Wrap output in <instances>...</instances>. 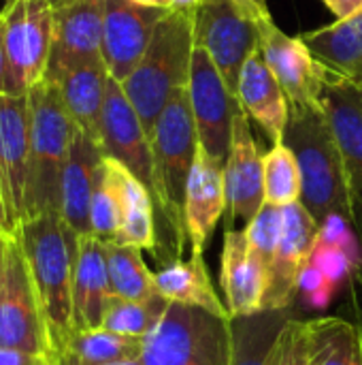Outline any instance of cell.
Returning a JSON list of instances; mask_svg holds the SVG:
<instances>
[{
    "mask_svg": "<svg viewBox=\"0 0 362 365\" xmlns=\"http://www.w3.org/2000/svg\"><path fill=\"white\" fill-rule=\"evenodd\" d=\"M284 143L297 156L301 171V203L316 222L324 227L329 220L341 218L361 227L356 195L324 109L290 105Z\"/></svg>",
    "mask_w": 362,
    "mask_h": 365,
    "instance_id": "1",
    "label": "cell"
},
{
    "mask_svg": "<svg viewBox=\"0 0 362 365\" xmlns=\"http://www.w3.org/2000/svg\"><path fill=\"white\" fill-rule=\"evenodd\" d=\"M43 310L51 357L75 331L73 327V276L79 235L58 212L30 216L15 229Z\"/></svg>",
    "mask_w": 362,
    "mask_h": 365,
    "instance_id": "2",
    "label": "cell"
},
{
    "mask_svg": "<svg viewBox=\"0 0 362 365\" xmlns=\"http://www.w3.org/2000/svg\"><path fill=\"white\" fill-rule=\"evenodd\" d=\"M194 47L192 4L179 2L166 9L143 58L122 81L149 137L171 96L188 86Z\"/></svg>",
    "mask_w": 362,
    "mask_h": 365,
    "instance_id": "3",
    "label": "cell"
},
{
    "mask_svg": "<svg viewBox=\"0 0 362 365\" xmlns=\"http://www.w3.org/2000/svg\"><path fill=\"white\" fill-rule=\"evenodd\" d=\"M30 105V165L26 184V218L60 214L62 175L70 152L75 124L70 122L55 83L41 81L28 92Z\"/></svg>",
    "mask_w": 362,
    "mask_h": 365,
    "instance_id": "4",
    "label": "cell"
},
{
    "mask_svg": "<svg viewBox=\"0 0 362 365\" xmlns=\"http://www.w3.org/2000/svg\"><path fill=\"white\" fill-rule=\"evenodd\" d=\"M151 141L154 156V199L160 205L175 240L177 255L183 250L186 227H183V201L186 184L198 152V133L194 113L186 88L175 92L160 113Z\"/></svg>",
    "mask_w": 362,
    "mask_h": 365,
    "instance_id": "5",
    "label": "cell"
},
{
    "mask_svg": "<svg viewBox=\"0 0 362 365\" xmlns=\"http://www.w3.org/2000/svg\"><path fill=\"white\" fill-rule=\"evenodd\" d=\"M230 319L169 304L143 338V365H230Z\"/></svg>",
    "mask_w": 362,
    "mask_h": 365,
    "instance_id": "6",
    "label": "cell"
},
{
    "mask_svg": "<svg viewBox=\"0 0 362 365\" xmlns=\"http://www.w3.org/2000/svg\"><path fill=\"white\" fill-rule=\"evenodd\" d=\"M190 4L194 45L211 56L237 96L241 68L258 51L262 24L271 13H260L241 0H192Z\"/></svg>",
    "mask_w": 362,
    "mask_h": 365,
    "instance_id": "7",
    "label": "cell"
},
{
    "mask_svg": "<svg viewBox=\"0 0 362 365\" xmlns=\"http://www.w3.org/2000/svg\"><path fill=\"white\" fill-rule=\"evenodd\" d=\"M4 79L2 94L28 96L45 81L51 43L53 9L38 0H9L4 6Z\"/></svg>",
    "mask_w": 362,
    "mask_h": 365,
    "instance_id": "8",
    "label": "cell"
},
{
    "mask_svg": "<svg viewBox=\"0 0 362 365\" xmlns=\"http://www.w3.org/2000/svg\"><path fill=\"white\" fill-rule=\"evenodd\" d=\"M0 349L51 357L49 334L38 295L15 231L9 237L6 267L0 289Z\"/></svg>",
    "mask_w": 362,
    "mask_h": 365,
    "instance_id": "9",
    "label": "cell"
},
{
    "mask_svg": "<svg viewBox=\"0 0 362 365\" xmlns=\"http://www.w3.org/2000/svg\"><path fill=\"white\" fill-rule=\"evenodd\" d=\"M186 92L201 148L224 167L233 141V122L241 111V103L228 88L211 56L201 47H194Z\"/></svg>",
    "mask_w": 362,
    "mask_h": 365,
    "instance_id": "10",
    "label": "cell"
},
{
    "mask_svg": "<svg viewBox=\"0 0 362 365\" xmlns=\"http://www.w3.org/2000/svg\"><path fill=\"white\" fill-rule=\"evenodd\" d=\"M258 51L284 88L290 105L322 107V92L331 68L309 51L301 36H288L273 19H267Z\"/></svg>",
    "mask_w": 362,
    "mask_h": 365,
    "instance_id": "11",
    "label": "cell"
},
{
    "mask_svg": "<svg viewBox=\"0 0 362 365\" xmlns=\"http://www.w3.org/2000/svg\"><path fill=\"white\" fill-rule=\"evenodd\" d=\"M30 165L28 96L0 94V199L6 229L13 233L26 216V184Z\"/></svg>",
    "mask_w": 362,
    "mask_h": 365,
    "instance_id": "12",
    "label": "cell"
},
{
    "mask_svg": "<svg viewBox=\"0 0 362 365\" xmlns=\"http://www.w3.org/2000/svg\"><path fill=\"white\" fill-rule=\"evenodd\" d=\"M320 240V225L297 201L284 207V231L269 269V287L265 310H288L301 289L303 272L307 269Z\"/></svg>",
    "mask_w": 362,
    "mask_h": 365,
    "instance_id": "13",
    "label": "cell"
},
{
    "mask_svg": "<svg viewBox=\"0 0 362 365\" xmlns=\"http://www.w3.org/2000/svg\"><path fill=\"white\" fill-rule=\"evenodd\" d=\"M105 0H77L53 11V43L45 81L58 83L68 71L102 60Z\"/></svg>",
    "mask_w": 362,
    "mask_h": 365,
    "instance_id": "14",
    "label": "cell"
},
{
    "mask_svg": "<svg viewBox=\"0 0 362 365\" xmlns=\"http://www.w3.org/2000/svg\"><path fill=\"white\" fill-rule=\"evenodd\" d=\"M100 150L105 156L122 163L137 180L154 190V156L149 135L122 90V83L113 77L107 86L100 120Z\"/></svg>",
    "mask_w": 362,
    "mask_h": 365,
    "instance_id": "15",
    "label": "cell"
},
{
    "mask_svg": "<svg viewBox=\"0 0 362 365\" xmlns=\"http://www.w3.org/2000/svg\"><path fill=\"white\" fill-rule=\"evenodd\" d=\"M164 13L132 0H105L102 60L115 81L122 83L134 71Z\"/></svg>",
    "mask_w": 362,
    "mask_h": 365,
    "instance_id": "16",
    "label": "cell"
},
{
    "mask_svg": "<svg viewBox=\"0 0 362 365\" xmlns=\"http://www.w3.org/2000/svg\"><path fill=\"white\" fill-rule=\"evenodd\" d=\"M226 207H228V197H226L224 167L198 145L186 184V201H183V227H186V240L192 246V255L203 257Z\"/></svg>",
    "mask_w": 362,
    "mask_h": 365,
    "instance_id": "17",
    "label": "cell"
},
{
    "mask_svg": "<svg viewBox=\"0 0 362 365\" xmlns=\"http://www.w3.org/2000/svg\"><path fill=\"white\" fill-rule=\"evenodd\" d=\"M224 182L230 222H250L265 203V167L250 128V118L243 109L233 122V141L224 165Z\"/></svg>",
    "mask_w": 362,
    "mask_h": 365,
    "instance_id": "18",
    "label": "cell"
},
{
    "mask_svg": "<svg viewBox=\"0 0 362 365\" xmlns=\"http://www.w3.org/2000/svg\"><path fill=\"white\" fill-rule=\"evenodd\" d=\"M322 109L341 152L356 201H362V83L331 71Z\"/></svg>",
    "mask_w": 362,
    "mask_h": 365,
    "instance_id": "19",
    "label": "cell"
},
{
    "mask_svg": "<svg viewBox=\"0 0 362 365\" xmlns=\"http://www.w3.org/2000/svg\"><path fill=\"white\" fill-rule=\"evenodd\" d=\"M222 287L230 319H243L265 312L269 272L250 252L243 229H230L224 235Z\"/></svg>",
    "mask_w": 362,
    "mask_h": 365,
    "instance_id": "20",
    "label": "cell"
},
{
    "mask_svg": "<svg viewBox=\"0 0 362 365\" xmlns=\"http://www.w3.org/2000/svg\"><path fill=\"white\" fill-rule=\"evenodd\" d=\"M105 154L100 145L75 126L70 139V152L62 175L60 195V216L79 235H92L90 229V207L96 186L98 167Z\"/></svg>",
    "mask_w": 362,
    "mask_h": 365,
    "instance_id": "21",
    "label": "cell"
},
{
    "mask_svg": "<svg viewBox=\"0 0 362 365\" xmlns=\"http://www.w3.org/2000/svg\"><path fill=\"white\" fill-rule=\"evenodd\" d=\"M111 293L105 242L94 235L79 237L75 276H73V327L96 329L102 325Z\"/></svg>",
    "mask_w": 362,
    "mask_h": 365,
    "instance_id": "22",
    "label": "cell"
},
{
    "mask_svg": "<svg viewBox=\"0 0 362 365\" xmlns=\"http://www.w3.org/2000/svg\"><path fill=\"white\" fill-rule=\"evenodd\" d=\"M237 98L247 118L258 122L273 143L284 141L290 103L260 51H256L241 68Z\"/></svg>",
    "mask_w": 362,
    "mask_h": 365,
    "instance_id": "23",
    "label": "cell"
},
{
    "mask_svg": "<svg viewBox=\"0 0 362 365\" xmlns=\"http://www.w3.org/2000/svg\"><path fill=\"white\" fill-rule=\"evenodd\" d=\"M105 60H94L68 71L55 86L70 122L100 145V120L109 86Z\"/></svg>",
    "mask_w": 362,
    "mask_h": 365,
    "instance_id": "24",
    "label": "cell"
},
{
    "mask_svg": "<svg viewBox=\"0 0 362 365\" xmlns=\"http://www.w3.org/2000/svg\"><path fill=\"white\" fill-rule=\"evenodd\" d=\"M156 287L160 297H164L169 304L201 308L220 319H230L228 308L222 304L211 284V276L203 257L192 255L190 261H171L156 274Z\"/></svg>",
    "mask_w": 362,
    "mask_h": 365,
    "instance_id": "25",
    "label": "cell"
},
{
    "mask_svg": "<svg viewBox=\"0 0 362 365\" xmlns=\"http://www.w3.org/2000/svg\"><path fill=\"white\" fill-rule=\"evenodd\" d=\"M309 51L331 71L362 83V13L301 34Z\"/></svg>",
    "mask_w": 362,
    "mask_h": 365,
    "instance_id": "26",
    "label": "cell"
},
{
    "mask_svg": "<svg viewBox=\"0 0 362 365\" xmlns=\"http://www.w3.org/2000/svg\"><path fill=\"white\" fill-rule=\"evenodd\" d=\"M143 353L141 338H128L105 327L73 331L53 353L55 365H105L134 359Z\"/></svg>",
    "mask_w": 362,
    "mask_h": 365,
    "instance_id": "27",
    "label": "cell"
},
{
    "mask_svg": "<svg viewBox=\"0 0 362 365\" xmlns=\"http://www.w3.org/2000/svg\"><path fill=\"white\" fill-rule=\"evenodd\" d=\"M309 365H362V331L358 323L341 317L307 321Z\"/></svg>",
    "mask_w": 362,
    "mask_h": 365,
    "instance_id": "28",
    "label": "cell"
},
{
    "mask_svg": "<svg viewBox=\"0 0 362 365\" xmlns=\"http://www.w3.org/2000/svg\"><path fill=\"white\" fill-rule=\"evenodd\" d=\"M288 319V310H265L254 317L230 319V365H271L273 346Z\"/></svg>",
    "mask_w": 362,
    "mask_h": 365,
    "instance_id": "29",
    "label": "cell"
},
{
    "mask_svg": "<svg viewBox=\"0 0 362 365\" xmlns=\"http://www.w3.org/2000/svg\"><path fill=\"white\" fill-rule=\"evenodd\" d=\"M124 173L126 167L109 156L102 158L90 207V229L100 242H115L124 218Z\"/></svg>",
    "mask_w": 362,
    "mask_h": 365,
    "instance_id": "30",
    "label": "cell"
},
{
    "mask_svg": "<svg viewBox=\"0 0 362 365\" xmlns=\"http://www.w3.org/2000/svg\"><path fill=\"white\" fill-rule=\"evenodd\" d=\"M105 252L111 293L115 297L147 302L160 295L156 287V274L149 272L139 248L117 242H105Z\"/></svg>",
    "mask_w": 362,
    "mask_h": 365,
    "instance_id": "31",
    "label": "cell"
},
{
    "mask_svg": "<svg viewBox=\"0 0 362 365\" xmlns=\"http://www.w3.org/2000/svg\"><path fill=\"white\" fill-rule=\"evenodd\" d=\"M115 242L139 250L156 248L154 195L128 169L124 173V218Z\"/></svg>",
    "mask_w": 362,
    "mask_h": 365,
    "instance_id": "32",
    "label": "cell"
},
{
    "mask_svg": "<svg viewBox=\"0 0 362 365\" xmlns=\"http://www.w3.org/2000/svg\"><path fill=\"white\" fill-rule=\"evenodd\" d=\"M169 302L164 297H154L147 302H132L124 297H111L102 317V325L107 331L128 336V338H145L156 323L162 319Z\"/></svg>",
    "mask_w": 362,
    "mask_h": 365,
    "instance_id": "33",
    "label": "cell"
},
{
    "mask_svg": "<svg viewBox=\"0 0 362 365\" xmlns=\"http://www.w3.org/2000/svg\"><path fill=\"white\" fill-rule=\"evenodd\" d=\"M265 167V203L286 207L301 201V171L294 152L284 143H273V148L262 156Z\"/></svg>",
    "mask_w": 362,
    "mask_h": 365,
    "instance_id": "34",
    "label": "cell"
},
{
    "mask_svg": "<svg viewBox=\"0 0 362 365\" xmlns=\"http://www.w3.org/2000/svg\"><path fill=\"white\" fill-rule=\"evenodd\" d=\"M243 231H245V240H247L250 252L269 272L271 263L275 259L280 240H282V231H284V207H277V205H271V203H262L258 214L247 222V227Z\"/></svg>",
    "mask_w": 362,
    "mask_h": 365,
    "instance_id": "35",
    "label": "cell"
},
{
    "mask_svg": "<svg viewBox=\"0 0 362 365\" xmlns=\"http://www.w3.org/2000/svg\"><path fill=\"white\" fill-rule=\"evenodd\" d=\"M271 365H309L307 355V321L288 319L273 346Z\"/></svg>",
    "mask_w": 362,
    "mask_h": 365,
    "instance_id": "36",
    "label": "cell"
},
{
    "mask_svg": "<svg viewBox=\"0 0 362 365\" xmlns=\"http://www.w3.org/2000/svg\"><path fill=\"white\" fill-rule=\"evenodd\" d=\"M51 357H41L15 349H0V365H43Z\"/></svg>",
    "mask_w": 362,
    "mask_h": 365,
    "instance_id": "37",
    "label": "cell"
},
{
    "mask_svg": "<svg viewBox=\"0 0 362 365\" xmlns=\"http://www.w3.org/2000/svg\"><path fill=\"white\" fill-rule=\"evenodd\" d=\"M324 4L337 15V19H350L362 13V0H324Z\"/></svg>",
    "mask_w": 362,
    "mask_h": 365,
    "instance_id": "38",
    "label": "cell"
},
{
    "mask_svg": "<svg viewBox=\"0 0 362 365\" xmlns=\"http://www.w3.org/2000/svg\"><path fill=\"white\" fill-rule=\"evenodd\" d=\"M2 79H4V13H0V94H2Z\"/></svg>",
    "mask_w": 362,
    "mask_h": 365,
    "instance_id": "39",
    "label": "cell"
},
{
    "mask_svg": "<svg viewBox=\"0 0 362 365\" xmlns=\"http://www.w3.org/2000/svg\"><path fill=\"white\" fill-rule=\"evenodd\" d=\"M132 2L143 4V6H156V9H173L181 0H132Z\"/></svg>",
    "mask_w": 362,
    "mask_h": 365,
    "instance_id": "40",
    "label": "cell"
},
{
    "mask_svg": "<svg viewBox=\"0 0 362 365\" xmlns=\"http://www.w3.org/2000/svg\"><path fill=\"white\" fill-rule=\"evenodd\" d=\"M9 237H11V233L4 237V242L0 246V289H2V280H4V267H6V246H9Z\"/></svg>",
    "mask_w": 362,
    "mask_h": 365,
    "instance_id": "41",
    "label": "cell"
},
{
    "mask_svg": "<svg viewBox=\"0 0 362 365\" xmlns=\"http://www.w3.org/2000/svg\"><path fill=\"white\" fill-rule=\"evenodd\" d=\"M241 2H245L247 6H252V9H256V11H260V13H269V6H267V0H241Z\"/></svg>",
    "mask_w": 362,
    "mask_h": 365,
    "instance_id": "42",
    "label": "cell"
},
{
    "mask_svg": "<svg viewBox=\"0 0 362 365\" xmlns=\"http://www.w3.org/2000/svg\"><path fill=\"white\" fill-rule=\"evenodd\" d=\"M38 2H43V4L51 6L53 11H58V9H62V6H68V4L77 2V0H38Z\"/></svg>",
    "mask_w": 362,
    "mask_h": 365,
    "instance_id": "43",
    "label": "cell"
},
{
    "mask_svg": "<svg viewBox=\"0 0 362 365\" xmlns=\"http://www.w3.org/2000/svg\"><path fill=\"white\" fill-rule=\"evenodd\" d=\"M354 295L362 299V265L358 267L356 276H354Z\"/></svg>",
    "mask_w": 362,
    "mask_h": 365,
    "instance_id": "44",
    "label": "cell"
},
{
    "mask_svg": "<svg viewBox=\"0 0 362 365\" xmlns=\"http://www.w3.org/2000/svg\"><path fill=\"white\" fill-rule=\"evenodd\" d=\"M2 231H9L6 229V214H4V205H2V199H0V233ZM11 233V231H9Z\"/></svg>",
    "mask_w": 362,
    "mask_h": 365,
    "instance_id": "45",
    "label": "cell"
},
{
    "mask_svg": "<svg viewBox=\"0 0 362 365\" xmlns=\"http://www.w3.org/2000/svg\"><path fill=\"white\" fill-rule=\"evenodd\" d=\"M105 365H143V361H141V357H134V359H124V361H115V364Z\"/></svg>",
    "mask_w": 362,
    "mask_h": 365,
    "instance_id": "46",
    "label": "cell"
},
{
    "mask_svg": "<svg viewBox=\"0 0 362 365\" xmlns=\"http://www.w3.org/2000/svg\"><path fill=\"white\" fill-rule=\"evenodd\" d=\"M354 304H356V312H358V327H361V331H362V299L361 297H356V295H354Z\"/></svg>",
    "mask_w": 362,
    "mask_h": 365,
    "instance_id": "47",
    "label": "cell"
},
{
    "mask_svg": "<svg viewBox=\"0 0 362 365\" xmlns=\"http://www.w3.org/2000/svg\"><path fill=\"white\" fill-rule=\"evenodd\" d=\"M6 235H9V231H2V233H0V246H2V242H4Z\"/></svg>",
    "mask_w": 362,
    "mask_h": 365,
    "instance_id": "48",
    "label": "cell"
},
{
    "mask_svg": "<svg viewBox=\"0 0 362 365\" xmlns=\"http://www.w3.org/2000/svg\"><path fill=\"white\" fill-rule=\"evenodd\" d=\"M43 365H55V361H53V359H47Z\"/></svg>",
    "mask_w": 362,
    "mask_h": 365,
    "instance_id": "49",
    "label": "cell"
}]
</instances>
